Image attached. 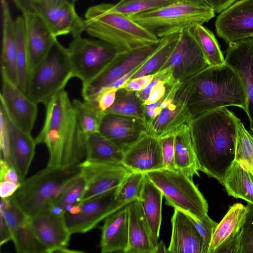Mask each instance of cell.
I'll return each mask as SVG.
<instances>
[{
  "mask_svg": "<svg viewBox=\"0 0 253 253\" xmlns=\"http://www.w3.org/2000/svg\"><path fill=\"white\" fill-rule=\"evenodd\" d=\"M108 3L89 7L84 15L85 31L122 53L149 45L161 39L125 15L109 12Z\"/></svg>",
  "mask_w": 253,
  "mask_h": 253,
  "instance_id": "4",
  "label": "cell"
},
{
  "mask_svg": "<svg viewBox=\"0 0 253 253\" xmlns=\"http://www.w3.org/2000/svg\"><path fill=\"white\" fill-rule=\"evenodd\" d=\"M45 107L44 122L35 140L48 149L47 166L63 169L78 167L85 158L84 134L68 92L60 91Z\"/></svg>",
  "mask_w": 253,
  "mask_h": 253,
  "instance_id": "2",
  "label": "cell"
},
{
  "mask_svg": "<svg viewBox=\"0 0 253 253\" xmlns=\"http://www.w3.org/2000/svg\"><path fill=\"white\" fill-rule=\"evenodd\" d=\"M240 119L226 107L192 119L190 131L200 170L223 185L235 158L237 125Z\"/></svg>",
  "mask_w": 253,
  "mask_h": 253,
  "instance_id": "1",
  "label": "cell"
},
{
  "mask_svg": "<svg viewBox=\"0 0 253 253\" xmlns=\"http://www.w3.org/2000/svg\"><path fill=\"white\" fill-rule=\"evenodd\" d=\"M235 160L245 163L253 174V131L247 130L241 120L237 125Z\"/></svg>",
  "mask_w": 253,
  "mask_h": 253,
  "instance_id": "41",
  "label": "cell"
},
{
  "mask_svg": "<svg viewBox=\"0 0 253 253\" xmlns=\"http://www.w3.org/2000/svg\"><path fill=\"white\" fill-rule=\"evenodd\" d=\"M169 253L168 249L166 248L165 244L162 241L158 242L156 247L154 249L152 253Z\"/></svg>",
  "mask_w": 253,
  "mask_h": 253,
  "instance_id": "56",
  "label": "cell"
},
{
  "mask_svg": "<svg viewBox=\"0 0 253 253\" xmlns=\"http://www.w3.org/2000/svg\"><path fill=\"white\" fill-rule=\"evenodd\" d=\"M177 0H120L108 3L107 10L130 16L170 4Z\"/></svg>",
  "mask_w": 253,
  "mask_h": 253,
  "instance_id": "40",
  "label": "cell"
},
{
  "mask_svg": "<svg viewBox=\"0 0 253 253\" xmlns=\"http://www.w3.org/2000/svg\"><path fill=\"white\" fill-rule=\"evenodd\" d=\"M85 158L88 161L122 165L124 152L99 132L84 136Z\"/></svg>",
  "mask_w": 253,
  "mask_h": 253,
  "instance_id": "31",
  "label": "cell"
},
{
  "mask_svg": "<svg viewBox=\"0 0 253 253\" xmlns=\"http://www.w3.org/2000/svg\"><path fill=\"white\" fill-rule=\"evenodd\" d=\"M22 13L30 73L46 57L57 39L35 12L27 10Z\"/></svg>",
  "mask_w": 253,
  "mask_h": 253,
  "instance_id": "23",
  "label": "cell"
},
{
  "mask_svg": "<svg viewBox=\"0 0 253 253\" xmlns=\"http://www.w3.org/2000/svg\"><path fill=\"white\" fill-rule=\"evenodd\" d=\"M155 74L144 76L128 81L122 87L135 91H139L146 87L153 79Z\"/></svg>",
  "mask_w": 253,
  "mask_h": 253,
  "instance_id": "49",
  "label": "cell"
},
{
  "mask_svg": "<svg viewBox=\"0 0 253 253\" xmlns=\"http://www.w3.org/2000/svg\"><path fill=\"white\" fill-rule=\"evenodd\" d=\"M163 75V71H159L155 74V77L151 82L142 90L137 91V94L144 103L148 98L149 96L153 87L161 79Z\"/></svg>",
  "mask_w": 253,
  "mask_h": 253,
  "instance_id": "51",
  "label": "cell"
},
{
  "mask_svg": "<svg viewBox=\"0 0 253 253\" xmlns=\"http://www.w3.org/2000/svg\"><path fill=\"white\" fill-rule=\"evenodd\" d=\"M73 78L67 49L57 40L46 57L31 71L26 94L37 104L46 106Z\"/></svg>",
  "mask_w": 253,
  "mask_h": 253,
  "instance_id": "8",
  "label": "cell"
},
{
  "mask_svg": "<svg viewBox=\"0 0 253 253\" xmlns=\"http://www.w3.org/2000/svg\"><path fill=\"white\" fill-rule=\"evenodd\" d=\"M214 10L219 13L239 0H205Z\"/></svg>",
  "mask_w": 253,
  "mask_h": 253,
  "instance_id": "54",
  "label": "cell"
},
{
  "mask_svg": "<svg viewBox=\"0 0 253 253\" xmlns=\"http://www.w3.org/2000/svg\"><path fill=\"white\" fill-rule=\"evenodd\" d=\"M179 34H175L162 38L159 47L144 62L131 79L155 74L158 72L167 62L175 47Z\"/></svg>",
  "mask_w": 253,
  "mask_h": 253,
  "instance_id": "35",
  "label": "cell"
},
{
  "mask_svg": "<svg viewBox=\"0 0 253 253\" xmlns=\"http://www.w3.org/2000/svg\"><path fill=\"white\" fill-rule=\"evenodd\" d=\"M73 105L84 136L99 132L100 125L105 113L92 101L74 99Z\"/></svg>",
  "mask_w": 253,
  "mask_h": 253,
  "instance_id": "38",
  "label": "cell"
},
{
  "mask_svg": "<svg viewBox=\"0 0 253 253\" xmlns=\"http://www.w3.org/2000/svg\"><path fill=\"white\" fill-rule=\"evenodd\" d=\"M77 0H76V1H77Z\"/></svg>",
  "mask_w": 253,
  "mask_h": 253,
  "instance_id": "58",
  "label": "cell"
},
{
  "mask_svg": "<svg viewBox=\"0 0 253 253\" xmlns=\"http://www.w3.org/2000/svg\"><path fill=\"white\" fill-rule=\"evenodd\" d=\"M20 185L14 182L5 181L0 184V196L1 199H5L12 196L17 190Z\"/></svg>",
  "mask_w": 253,
  "mask_h": 253,
  "instance_id": "52",
  "label": "cell"
},
{
  "mask_svg": "<svg viewBox=\"0 0 253 253\" xmlns=\"http://www.w3.org/2000/svg\"><path fill=\"white\" fill-rule=\"evenodd\" d=\"M247 214L240 230L239 253H253V205L248 203Z\"/></svg>",
  "mask_w": 253,
  "mask_h": 253,
  "instance_id": "42",
  "label": "cell"
},
{
  "mask_svg": "<svg viewBox=\"0 0 253 253\" xmlns=\"http://www.w3.org/2000/svg\"><path fill=\"white\" fill-rule=\"evenodd\" d=\"M116 190L69 208L65 218L71 234L84 233L91 230L100 221L127 205L115 200Z\"/></svg>",
  "mask_w": 253,
  "mask_h": 253,
  "instance_id": "11",
  "label": "cell"
},
{
  "mask_svg": "<svg viewBox=\"0 0 253 253\" xmlns=\"http://www.w3.org/2000/svg\"><path fill=\"white\" fill-rule=\"evenodd\" d=\"M0 213L11 234L16 251L19 253H47L30 222L29 217L20 209L11 197L1 199Z\"/></svg>",
  "mask_w": 253,
  "mask_h": 253,
  "instance_id": "17",
  "label": "cell"
},
{
  "mask_svg": "<svg viewBox=\"0 0 253 253\" xmlns=\"http://www.w3.org/2000/svg\"><path fill=\"white\" fill-rule=\"evenodd\" d=\"M82 177L79 167L60 169L46 166L26 178L11 196L20 209L31 217L55 202Z\"/></svg>",
  "mask_w": 253,
  "mask_h": 253,
  "instance_id": "6",
  "label": "cell"
},
{
  "mask_svg": "<svg viewBox=\"0 0 253 253\" xmlns=\"http://www.w3.org/2000/svg\"><path fill=\"white\" fill-rule=\"evenodd\" d=\"M84 188L85 181L82 175L80 179L67 189L54 202L66 211L69 208L80 202Z\"/></svg>",
  "mask_w": 253,
  "mask_h": 253,
  "instance_id": "43",
  "label": "cell"
},
{
  "mask_svg": "<svg viewBox=\"0 0 253 253\" xmlns=\"http://www.w3.org/2000/svg\"><path fill=\"white\" fill-rule=\"evenodd\" d=\"M185 212V211H184ZM205 242L209 246L213 230L217 223L212 220L208 215L202 219H199L192 214L185 212Z\"/></svg>",
  "mask_w": 253,
  "mask_h": 253,
  "instance_id": "45",
  "label": "cell"
},
{
  "mask_svg": "<svg viewBox=\"0 0 253 253\" xmlns=\"http://www.w3.org/2000/svg\"><path fill=\"white\" fill-rule=\"evenodd\" d=\"M180 89L192 119L227 106L246 110L247 98L242 82L226 63L209 66L181 83Z\"/></svg>",
  "mask_w": 253,
  "mask_h": 253,
  "instance_id": "3",
  "label": "cell"
},
{
  "mask_svg": "<svg viewBox=\"0 0 253 253\" xmlns=\"http://www.w3.org/2000/svg\"><path fill=\"white\" fill-rule=\"evenodd\" d=\"M210 66L225 63V58L213 33L202 24L190 29Z\"/></svg>",
  "mask_w": 253,
  "mask_h": 253,
  "instance_id": "36",
  "label": "cell"
},
{
  "mask_svg": "<svg viewBox=\"0 0 253 253\" xmlns=\"http://www.w3.org/2000/svg\"><path fill=\"white\" fill-rule=\"evenodd\" d=\"M226 50L225 63L239 75L247 95V113L253 131V38L228 43Z\"/></svg>",
  "mask_w": 253,
  "mask_h": 253,
  "instance_id": "19",
  "label": "cell"
},
{
  "mask_svg": "<svg viewBox=\"0 0 253 253\" xmlns=\"http://www.w3.org/2000/svg\"><path fill=\"white\" fill-rule=\"evenodd\" d=\"M50 0H13L14 3L18 9L21 12L30 10L31 6L34 3ZM75 3L76 0H66Z\"/></svg>",
  "mask_w": 253,
  "mask_h": 253,
  "instance_id": "55",
  "label": "cell"
},
{
  "mask_svg": "<svg viewBox=\"0 0 253 253\" xmlns=\"http://www.w3.org/2000/svg\"><path fill=\"white\" fill-rule=\"evenodd\" d=\"M0 158L9 164L11 156V135L8 118L0 107Z\"/></svg>",
  "mask_w": 253,
  "mask_h": 253,
  "instance_id": "44",
  "label": "cell"
},
{
  "mask_svg": "<svg viewBox=\"0 0 253 253\" xmlns=\"http://www.w3.org/2000/svg\"><path fill=\"white\" fill-rule=\"evenodd\" d=\"M0 245L1 246L3 244L12 240V236L3 216L0 213Z\"/></svg>",
  "mask_w": 253,
  "mask_h": 253,
  "instance_id": "53",
  "label": "cell"
},
{
  "mask_svg": "<svg viewBox=\"0 0 253 253\" xmlns=\"http://www.w3.org/2000/svg\"><path fill=\"white\" fill-rule=\"evenodd\" d=\"M128 204L105 219L100 243L102 253H126L128 244Z\"/></svg>",
  "mask_w": 253,
  "mask_h": 253,
  "instance_id": "25",
  "label": "cell"
},
{
  "mask_svg": "<svg viewBox=\"0 0 253 253\" xmlns=\"http://www.w3.org/2000/svg\"><path fill=\"white\" fill-rule=\"evenodd\" d=\"M0 107L8 120L23 131L31 133L37 117L38 104L32 100L0 69Z\"/></svg>",
  "mask_w": 253,
  "mask_h": 253,
  "instance_id": "15",
  "label": "cell"
},
{
  "mask_svg": "<svg viewBox=\"0 0 253 253\" xmlns=\"http://www.w3.org/2000/svg\"><path fill=\"white\" fill-rule=\"evenodd\" d=\"M174 163L176 170L193 180L200 176V166L192 143L190 128L174 135Z\"/></svg>",
  "mask_w": 253,
  "mask_h": 253,
  "instance_id": "33",
  "label": "cell"
},
{
  "mask_svg": "<svg viewBox=\"0 0 253 253\" xmlns=\"http://www.w3.org/2000/svg\"><path fill=\"white\" fill-rule=\"evenodd\" d=\"M169 253H208L205 242L185 212L174 208Z\"/></svg>",
  "mask_w": 253,
  "mask_h": 253,
  "instance_id": "24",
  "label": "cell"
},
{
  "mask_svg": "<svg viewBox=\"0 0 253 253\" xmlns=\"http://www.w3.org/2000/svg\"><path fill=\"white\" fill-rule=\"evenodd\" d=\"M128 244L126 253H152L155 246L138 200L128 204Z\"/></svg>",
  "mask_w": 253,
  "mask_h": 253,
  "instance_id": "26",
  "label": "cell"
},
{
  "mask_svg": "<svg viewBox=\"0 0 253 253\" xmlns=\"http://www.w3.org/2000/svg\"><path fill=\"white\" fill-rule=\"evenodd\" d=\"M164 169L176 170L174 163V135L160 139Z\"/></svg>",
  "mask_w": 253,
  "mask_h": 253,
  "instance_id": "46",
  "label": "cell"
},
{
  "mask_svg": "<svg viewBox=\"0 0 253 253\" xmlns=\"http://www.w3.org/2000/svg\"><path fill=\"white\" fill-rule=\"evenodd\" d=\"M2 41L0 69L17 84V69L15 22L13 20L7 0H0Z\"/></svg>",
  "mask_w": 253,
  "mask_h": 253,
  "instance_id": "28",
  "label": "cell"
},
{
  "mask_svg": "<svg viewBox=\"0 0 253 253\" xmlns=\"http://www.w3.org/2000/svg\"><path fill=\"white\" fill-rule=\"evenodd\" d=\"M162 38L155 43L122 53L113 60L95 78L82 84V95L84 100L91 101L101 89L124 76L145 62L159 47Z\"/></svg>",
  "mask_w": 253,
  "mask_h": 253,
  "instance_id": "13",
  "label": "cell"
},
{
  "mask_svg": "<svg viewBox=\"0 0 253 253\" xmlns=\"http://www.w3.org/2000/svg\"><path fill=\"white\" fill-rule=\"evenodd\" d=\"M217 35L226 43L253 37V0H239L222 11L215 21Z\"/></svg>",
  "mask_w": 253,
  "mask_h": 253,
  "instance_id": "18",
  "label": "cell"
},
{
  "mask_svg": "<svg viewBox=\"0 0 253 253\" xmlns=\"http://www.w3.org/2000/svg\"><path fill=\"white\" fill-rule=\"evenodd\" d=\"M143 113V103L137 91L124 87L117 89L114 104L105 112V113L134 117L142 120Z\"/></svg>",
  "mask_w": 253,
  "mask_h": 253,
  "instance_id": "37",
  "label": "cell"
},
{
  "mask_svg": "<svg viewBox=\"0 0 253 253\" xmlns=\"http://www.w3.org/2000/svg\"><path fill=\"white\" fill-rule=\"evenodd\" d=\"M8 181L20 185L21 182L15 169L5 160L0 158V181Z\"/></svg>",
  "mask_w": 253,
  "mask_h": 253,
  "instance_id": "48",
  "label": "cell"
},
{
  "mask_svg": "<svg viewBox=\"0 0 253 253\" xmlns=\"http://www.w3.org/2000/svg\"><path fill=\"white\" fill-rule=\"evenodd\" d=\"M74 77L82 84H87L98 76L117 54L109 44L99 40L73 38L67 48Z\"/></svg>",
  "mask_w": 253,
  "mask_h": 253,
  "instance_id": "10",
  "label": "cell"
},
{
  "mask_svg": "<svg viewBox=\"0 0 253 253\" xmlns=\"http://www.w3.org/2000/svg\"><path fill=\"white\" fill-rule=\"evenodd\" d=\"M117 89L105 87L100 90L91 101L96 103L104 113L114 103ZM87 101V100H86Z\"/></svg>",
  "mask_w": 253,
  "mask_h": 253,
  "instance_id": "47",
  "label": "cell"
},
{
  "mask_svg": "<svg viewBox=\"0 0 253 253\" xmlns=\"http://www.w3.org/2000/svg\"><path fill=\"white\" fill-rule=\"evenodd\" d=\"M180 83H171L160 99L143 105V120L148 134L160 139L190 128L192 118L180 89Z\"/></svg>",
  "mask_w": 253,
  "mask_h": 253,
  "instance_id": "7",
  "label": "cell"
},
{
  "mask_svg": "<svg viewBox=\"0 0 253 253\" xmlns=\"http://www.w3.org/2000/svg\"><path fill=\"white\" fill-rule=\"evenodd\" d=\"M17 85L26 93L30 76L28 55L25 40V22L23 15L18 16L14 20Z\"/></svg>",
  "mask_w": 253,
  "mask_h": 253,
  "instance_id": "34",
  "label": "cell"
},
{
  "mask_svg": "<svg viewBox=\"0 0 253 253\" xmlns=\"http://www.w3.org/2000/svg\"><path fill=\"white\" fill-rule=\"evenodd\" d=\"M99 132L125 152L146 132V130L144 122L140 118L105 113Z\"/></svg>",
  "mask_w": 253,
  "mask_h": 253,
  "instance_id": "22",
  "label": "cell"
},
{
  "mask_svg": "<svg viewBox=\"0 0 253 253\" xmlns=\"http://www.w3.org/2000/svg\"><path fill=\"white\" fill-rule=\"evenodd\" d=\"M65 214H57L46 208L29 217L36 235L45 246L47 253L67 247L72 235L67 227Z\"/></svg>",
  "mask_w": 253,
  "mask_h": 253,
  "instance_id": "20",
  "label": "cell"
},
{
  "mask_svg": "<svg viewBox=\"0 0 253 253\" xmlns=\"http://www.w3.org/2000/svg\"><path fill=\"white\" fill-rule=\"evenodd\" d=\"M240 247V231L221 244L214 253H239Z\"/></svg>",
  "mask_w": 253,
  "mask_h": 253,
  "instance_id": "50",
  "label": "cell"
},
{
  "mask_svg": "<svg viewBox=\"0 0 253 253\" xmlns=\"http://www.w3.org/2000/svg\"><path fill=\"white\" fill-rule=\"evenodd\" d=\"M209 66L200 46L189 29L180 33L175 47L159 71L168 69L173 80L182 83Z\"/></svg>",
  "mask_w": 253,
  "mask_h": 253,
  "instance_id": "12",
  "label": "cell"
},
{
  "mask_svg": "<svg viewBox=\"0 0 253 253\" xmlns=\"http://www.w3.org/2000/svg\"><path fill=\"white\" fill-rule=\"evenodd\" d=\"M215 13L205 0H177L129 17L161 39L203 25L213 18Z\"/></svg>",
  "mask_w": 253,
  "mask_h": 253,
  "instance_id": "5",
  "label": "cell"
},
{
  "mask_svg": "<svg viewBox=\"0 0 253 253\" xmlns=\"http://www.w3.org/2000/svg\"><path fill=\"white\" fill-rule=\"evenodd\" d=\"M163 197L161 190L145 174L143 190L138 200L150 228L155 247L160 235Z\"/></svg>",
  "mask_w": 253,
  "mask_h": 253,
  "instance_id": "29",
  "label": "cell"
},
{
  "mask_svg": "<svg viewBox=\"0 0 253 253\" xmlns=\"http://www.w3.org/2000/svg\"><path fill=\"white\" fill-rule=\"evenodd\" d=\"M247 212L246 206L240 203H236L229 208L228 212L213 230L208 253H214L221 244L240 231Z\"/></svg>",
  "mask_w": 253,
  "mask_h": 253,
  "instance_id": "32",
  "label": "cell"
},
{
  "mask_svg": "<svg viewBox=\"0 0 253 253\" xmlns=\"http://www.w3.org/2000/svg\"><path fill=\"white\" fill-rule=\"evenodd\" d=\"M122 165L144 173L164 169L160 139L144 133L124 152Z\"/></svg>",
  "mask_w": 253,
  "mask_h": 253,
  "instance_id": "21",
  "label": "cell"
},
{
  "mask_svg": "<svg viewBox=\"0 0 253 253\" xmlns=\"http://www.w3.org/2000/svg\"><path fill=\"white\" fill-rule=\"evenodd\" d=\"M8 122L11 135L9 164L17 171L22 182L26 179L34 157L37 144L31 133L21 130L9 120Z\"/></svg>",
  "mask_w": 253,
  "mask_h": 253,
  "instance_id": "27",
  "label": "cell"
},
{
  "mask_svg": "<svg viewBox=\"0 0 253 253\" xmlns=\"http://www.w3.org/2000/svg\"><path fill=\"white\" fill-rule=\"evenodd\" d=\"M145 174L162 192L167 205L199 219L208 215L207 201L193 180L182 172L163 169Z\"/></svg>",
  "mask_w": 253,
  "mask_h": 253,
  "instance_id": "9",
  "label": "cell"
},
{
  "mask_svg": "<svg viewBox=\"0 0 253 253\" xmlns=\"http://www.w3.org/2000/svg\"><path fill=\"white\" fill-rule=\"evenodd\" d=\"M55 253H83V252L80 251H76L73 250H70L66 248H62L57 250Z\"/></svg>",
  "mask_w": 253,
  "mask_h": 253,
  "instance_id": "57",
  "label": "cell"
},
{
  "mask_svg": "<svg viewBox=\"0 0 253 253\" xmlns=\"http://www.w3.org/2000/svg\"><path fill=\"white\" fill-rule=\"evenodd\" d=\"M75 4L66 0H50L34 3L29 10L37 14L55 37L71 34L74 38L85 31L84 19L77 14Z\"/></svg>",
  "mask_w": 253,
  "mask_h": 253,
  "instance_id": "14",
  "label": "cell"
},
{
  "mask_svg": "<svg viewBox=\"0 0 253 253\" xmlns=\"http://www.w3.org/2000/svg\"><path fill=\"white\" fill-rule=\"evenodd\" d=\"M85 181L80 202L116 189L131 172L122 165H111L84 160L79 166Z\"/></svg>",
  "mask_w": 253,
  "mask_h": 253,
  "instance_id": "16",
  "label": "cell"
},
{
  "mask_svg": "<svg viewBox=\"0 0 253 253\" xmlns=\"http://www.w3.org/2000/svg\"><path fill=\"white\" fill-rule=\"evenodd\" d=\"M145 178L144 173L131 171L116 189L115 200L125 205L138 200L142 193Z\"/></svg>",
  "mask_w": 253,
  "mask_h": 253,
  "instance_id": "39",
  "label": "cell"
},
{
  "mask_svg": "<svg viewBox=\"0 0 253 253\" xmlns=\"http://www.w3.org/2000/svg\"><path fill=\"white\" fill-rule=\"evenodd\" d=\"M222 185L228 195L253 205V174L244 162L234 160L225 173Z\"/></svg>",
  "mask_w": 253,
  "mask_h": 253,
  "instance_id": "30",
  "label": "cell"
}]
</instances>
